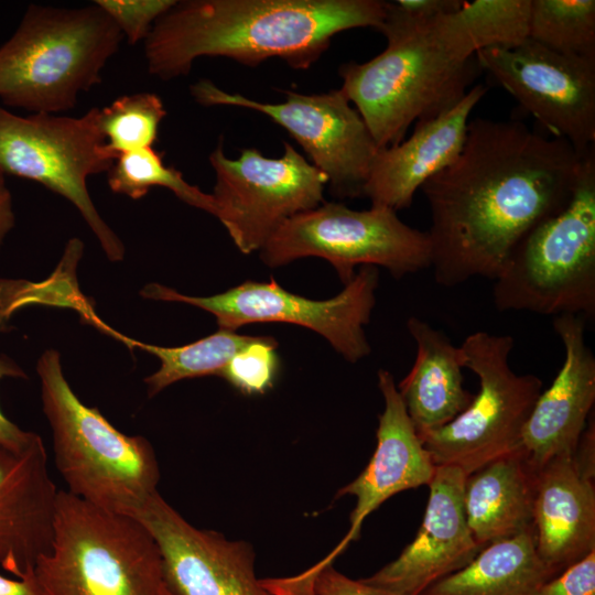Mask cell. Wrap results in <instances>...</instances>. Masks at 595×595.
<instances>
[{"mask_svg":"<svg viewBox=\"0 0 595 595\" xmlns=\"http://www.w3.org/2000/svg\"><path fill=\"white\" fill-rule=\"evenodd\" d=\"M584 155L517 119L469 120L459 154L421 187L436 283L495 280L521 238L566 205Z\"/></svg>","mask_w":595,"mask_h":595,"instance_id":"cell-1","label":"cell"},{"mask_svg":"<svg viewBox=\"0 0 595 595\" xmlns=\"http://www.w3.org/2000/svg\"><path fill=\"white\" fill-rule=\"evenodd\" d=\"M381 0H184L163 14L144 40L151 75H187L196 58L223 56L256 67L269 58L306 69L333 36L354 28L380 29Z\"/></svg>","mask_w":595,"mask_h":595,"instance_id":"cell-2","label":"cell"},{"mask_svg":"<svg viewBox=\"0 0 595 595\" xmlns=\"http://www.w3.org/2000/svg\"><path fill=\"white\" fill-rule=\"evenodd\" d=\"M458 11L422 19L386 1L378 30L386 48L368 62L339 67L340 90L379 149L400 143L413 122L451 109L472 88L480 66Z\"/></svg>","mask_w":595,"mask_h":595,"instance_id":"cell-3","label":"cell"},{"mask_svg":"<svg viewBox=\"0 0 595 595\" xmlns=\"http://www.w3.org/2000/svg\"><path fill=\"white\" fill-rule=\"evenodd\" d=\"M36 371L55 466L67 491L101 509L134 517L159 493V464L150 442L120 432L98 409L80 401L63 374L57 350H45Z\"/></svg>","mask_w":595,"mask_h":595,"instance_id":"cell-4","label":"cell"},{"mask_svg":"<svg viewBox=\"0 0 595 595\" xmlns=\"http://www.w3.org/2000/svg\"><path fill=\"white\" fill-rule=\"evenodd\" d=\"M123 35L95 2L78 9L31 4L0 46V100L33 113L68 111L101 71Z\"/></svg>","mask_w":595,"mask_h":595,"instance_id":"cell-5","label":"cell"},{"mask_svg":"<svg viewBox=\"0 0 595 595\" xmlns=\"http://www.w3.org/2000/svg\"><path fill=\"white\" fill-rule=\"evenodd\" d=\"M43 595H174L160 549L136 518L60 490L50 550L34 566Z\"/></svg>","mask_w":595,"mask_h":595,"instance_id":"cell-6","label":"cell"},{"mask_svg":"<svg viewBox=\"0 0 595 595\" xmlns=\"http://www.w3.org/2000/svg\"><path fill=\"white\" fill-rule=\"evenodd\" d=\"M498 311L595 317V148L564 207L530 229L494 280Z\"/></svg>","mask_w":595,"mask_h":595,"instance_id":"cell-7","label":"cell"},{"mask_svg":"<svg viewBox=\"0 0 595 595\" xmlns=\"http://www.w3.org/2000/svg\"><path fill=\"white\" fill-rule=\"evenodd\" d=\"M99 108L78 118L51 113L26 117L0 105V171L44 185L80 213L110 261H121L125 246L97 212L87 178L108 172L118 158L100 129Z\"/></svg>","mask_w":595,"mask_h":595,"instance_id":"cell-8","label":"cell"},{"mask_svg":"<svg viewBox=\"0 0 595 595\" xmlns=\"http://www.w3.org/2000/svg\"><path fill=\"white\" fill-rule=\"evenodd\" d=\"M515 339L478 331L461 345L465 368L479 380L469 407L448 424L419 436L435 466H455L468 476L521 446V435L542 392V380L509 365Z\"/></svg>","mask_w":595,"mask_h":595,"instance_id":"cell-9","label":"cell"},{"mask_svg":"<svg viewBox=\"0 0 595 595\" xmlns=\"http://www.w3.org/2000/svg\"><path fill=\"white\" fill-rule=\"evenodd\" d=\"M263 263L280 267L320 257L347 284L357 266L386 268L396 279L430 268L426 231L404 224L397 212L379 206L354 210L324 202L283 223L259 250Z\"/></svg>","mask_w":595,"mask_h":595,"instance_id":"cell-10","label":"cell"},{"mask_svg":"<svg viewBox=\"0 0 595 595\" xmlns=\"http://www.w3.org/2000/svg\"><path fill=\"white\" fill-rule=\"evenodd\" d=\"M379 271L363 266L336 296L311 300L284 290L274 280L245 281L210 296L184 295L152 283L143 288L147 299L182 302L212 313L220 329L236 331L252 323H290L322 335L346 360L356 363L370 354L365 335L376 303Z\"/></svg>","mask_w":595,"mask_h":595,"instance_id":"cell-11","label":"cell"},{"mask_svg":"<svg viewBox=\"0 0 595 595\" xmlns=\"http://www.w3.org/2000/svg\"><path fill=\"white\" fill-rule=\"evenodd\" d=\"M209 162L216 175L215 217L245 255L259 251L291 217L325 202L327 176L288 142L279 159L248 148L232 160L220 140Z\"/></svg>","mask_w":595,"mask_h":595,"instance_id":"cell-12","label":"cell"},{"mask_svg":"<svg viewBox=\"0 0 595 595\" xmlns=\"http://www.w3.org/2000/svg\"><path fill=\"white\" fill-rule=\"evenodd\" d=\"M190 90L195 101L204 106H236L264 113L283 127L312 164L327 176L332 195L364 196L379 148L340 89L320 94L284 90L285 100L277 104L224 91L209 79L196 82Z\"/></svg>","mask_w":595,"mask_h":595,"instance_id":"cell-13","label":"cell"},{"mask_svg":"<svg viewBox=\"0 0 595 595\" xmlns=\"http://www.w3.org/2000/svg\"><path fill=\"white\" fill-rule=\"evenodd\" d=\"M489 73L548 134L584 155L595 143V58L556 53L527 39L476 53Z\"/></svg>","mask_w":595,"mask_h":595,"instance_id":"cell-14","label":"cell"},{"mask_svg":"<svg viewBox=\"0 0 595 595\" xmlns=\"http://www.w3.org/2000/svg\"><path fill=\"white\" fill-rule=\"evenodd\" d=\"M133 518L155 540L174 595H271L248 542L194 527L159 493Z\"/></svg>","mask_w":595,"mask_h":595,"instance_id":"cell-15","label":"cell"},{"mask_svg":"<svg viewBox=\"0 0 595 595\" xmlns=\"http://www.w3.org/2000/svg\"><path fill=\"white\" fill-rule=\"evenodd\" d=\"M466 475L455 466H436L420 529L392 562L364 582L399 595H421L440 580L470 563L483 550L465 516Z\"/></svg>","mask_w":595,"mask_h":595,"instance_id":"cell-16","label":"cell"},{"mask_svg":"<svg viewBox=\"0 0 595 595\" xmlns=\"http://www.w3.org/2000/svg\"><path fill=\"white\" fill-rule=\"evenodd\" d=\"M585 326L577 315L553 318L564 360L537 399L521 435V447L536 469L556 456L573 455L587 425L595 402V357L585 342Z\"/></svg>","mask_w":595,"mask_h":595,"instance_id":"cell-17","label":"cell"},{"mask_svg":"<svg viewBox=\"0 0 595 595\" xmlns=\"http://www.w3.org/2000/svg\"><path fill=\"white\" fill-rule=\"evenodd\" d=\"M58 491L40 435L20 451L0 443V567L17 578L51 548Z\"/></svg>","mask_w":595,"mask_h":595,"instance_id":"cell-18","label":"cell"},{"mask_svg":"<svg viewBox=\"0 0 595 595\" xmlns=\"http://www.w3.org/2000/svg\"><path fill=\"white\" fill-rule=\"evenodd\" d=\"M378 387L385 400L379 415L376 450L365 469L340 488L335 498H356L349 530L325 558L333 562L347 545L357 540L365 519L391 496L429 485L436 466L419 437L390 371H378Z\"/></svg>","mask_w":595,"mask_h":595,"instance_id":"cell-19","label":"cell"},{"mask_svg":"<svg viewBox=\"0 0 595 595\" xmlns=\"http://www.w3.org/2000/svg\"><path fill=\"white\" fill-rule=\"evenodd\" d=\"M486 93V86L474 85L451 109L415 122L407 140L379 149L364 187L371 206L409 208L415 192L459 154L469 116Z\"/></svg>","mask_w":595,"mask_h":595,"instance_id":"cell-20","label":"cell"},{"mask_svg":"<svg viewBox=\"0 0 595 595\" xmlns=\"http://www.w3.org/2000/svg\"><path fill=\"white\" fill-rule=\"evenodd\" d=\"M594 477L574 454L556 456L537 469L536 550L550 580L595 551Z\"/></svg>","mask_w":595,"mask_h":595,"instance_id":"cell-21","label":"cell"},{"mask_svg":"<svg viewBox=\"0 0 595 595\" xmlns=\"http://www.w3.org/2000/svg\"><path fill=\"white\" fill-rule=\"evenodd\" d=\"M407 328L416 345L409 374L397 386L408 415L422 436L463 413L475 394L463 386L465 356L440 329L411 316Z\"/></svg>","mask_w":595,"mask_h":595,"instance_id":"cell-22","label":"cell"},{"mask_svg":"<svg viewBox=\"0 0 595 595\" xmlns=\"http://www.w3.org/2000/svg\"><path fill=\"white\" fill-rule=\"evenodd\" d=\"M537 469L520 446L466 476L463 501L476 542L511 538L533 524Z\"/></svg>","mask_w":595,"mask_h":595,"instance_id":"cell-23","label":"cell"},{"mask_svg":"<svg viewBox=\"0 0 595 595\" xmlns=\"http://www.w3.org/2000/svg\"><path fill=\"white\" fill-rule=\"evenodd\" d=\"M548 581L532 524L511 538L489 543L470 563L421 595H538Z\"/></svg>","mask_w":595,"mask_h":595,"instance_id":"cell-24","label":"cell"},{"mask_svg":"<svg viewBox=\"0 0 595 595\" xmlns=\"http://www.w3.org/2000/svg\"><path fill=\"white\" fill-rule=\"evenodd\" d=\"M119 337L131 347H138L160 359V368L144 379L150 397L183 379L220 377L229 361L256 338L220 328L209 336L178 347H162Z\"/></svg>","mask_w":595,"mask_h":595,"instance_id":"cell-25","label":"cell"},{"mask_svg":"<svg viewBox=\"0 0 595 595\" xmlns=\"http://www.w3.org/2000/svg\"><path fill=\"white\" fill-rule=\"evenodd\" d=\"M529 37L560 54L595 58V1L531 0Z\"/></svg>","mask_w":595,"mask_h":595,"instance_id":"cell-26","label":"cell"},{"mask_svg":"<svg viewBox=\"0 0 595 595\" xmlns=\"http://www.w3.org/2000/svg\"><path fill=\"white\" fill-rule=\"evenodd\" d=\"M107 181L113 193L131 199L142 198L153 186L166 187L184 203L216 216L213 195L187 183L153 148L120 154L107 172Z\"/></svg>","mask_w":595,"mask_h":595,"instance_id":"cell-27","label":"cell"},{"mask_svg":"<svg viewBox=\"0 0 595 595\" xmlns=\"http://www.w3.org/2000/svg\"><path fill=\"white\" fill-rule=\"evenodd\" d=\"M165 116L161 98L143 91L125 95L101 108L99 122L108 148L119 156L152 148Z\"/></svg>","mask_w":595,"mask_h":595,"instance_id":"cell-28","label":"cell"},{"mask_svg":"<svg viewBox=\"0 0 595 595\" xmlns=\"http://www.w3.org/2000/svg\"><path fill=\"white\" fill-rule=\"evenodd\" d=\"M531 0L463 1L458 13L477 48L513 47L529 39Z\"/></svg>","mask_w":595,"mask_h":595,"instance_id":"cell-29","label":"cell"},{"mask_svg":"<svg viewBox=\"0 0 595 595\" xmlns=\"http://www.w3.org/2000/svg\"><path fill=\"white\" fill-rule=\"evenodd\" d=\"M277 342L272 337L256 336L227 365L221 378L244 394H262L275 379L279 361Z\"/></svg>","mask_w":595,"mask_h":595,"instance_id":"cell-30","label":"cell"},{"mask_svg":"<svg viewBox=\"0 0 595 595\" xmlns=\"http://www.w3.org/2000/svg\"><path fill=\"white\" fill-rule=\"evenodd\" d=\"M112 20L130 44L144 41L154 23L175 0H97L94 1Z\"/></svg>","mask_w":595,"mask_h":595,"instance_id":"cell-31","label":"cell"},{"mask_svg":"<svg viewBox=\"0 0 595 595\" xmlns=\"http://www.w3.org/2000/svg\"><path fill=\"white\" fill-rule=\"evenodd\" d=\"M538 595H595V551L548 581Z\"/></svg>","mask_w":595,"mask_h":595,"instance_id":"cell-32","label":"cell"},{"mask_svg":"<svg viewBox=\"0 0 595 595\" xmlns=\"http://www.w3.org/2000/svg\"><path fill=\"white\" fill-rule=\"evenodd\" d=\"M317 565L320 569L314 584L316 595H399L363 580L349 578L325 560L317 562Z\"/></svg>","mask_w":595,"mask_h":595,"instance_id":"cell-33","label":"cell"},{"mask_svg":"<svg viewBox=\"0 0 595 595\" xmlns=\"http://www.w3.org/2000/svg\"><path fill=\"white\" fill-rule=\"evenodd\" d=\"M4 378L25 379L24 370L9 356L0 355V380ZM37 434L20 429L0 409V443L15 451L28 447Z\"/></svg>","mask_w":595,"mask_h":595,"instance_id":"cell-34","label":"cell"},{"mask_svg":"<svg viewBox=\"0 0 595 595\" xmlns=\"http://www.w3.org/2000/svg\"><path fill=\"white\" fill-rule=\"evenodd\" d=\"M318 569L315 563L295 575L263 578L261 583L271 595H316L314 584Z\"/></svg>","mask_w":595,"mask_h":595,"instance_id":"cell-35","label":"cell"},{"mask_svg":"<svg viewBox=\"0 0 595 595\" xmlns=\"http://www.w3.org/2000/svg\"><path fill=\"white\" fill-rule=\"evenodd\" d=\"M404 11L422 18L433 19L457 12L463 4L461 0H396Z\"/></svg>","mask_w":595,"mask_h":595,"instance_id":"cell-36","label":"cell"},{"mask_svg":"<svg viewBox=\"0 0 595 595\" xmlns=\"http://www.w3.org/2000/svg\"><path fill=\"white\" fill-rule=\"evenodd\" d=\"M15 225L12 195L0 171V246Z\"/></svg>","mask_w":595,"mask_h":595,"instance_id":"cell-37","label":"cell"},{"mask_svg":"<svg viewBox=\"0 0 595 595\" xmlns=\"http://www.w3.org/2000/svg\"><path fill=\"white\" fill-rule=\"evenodd\" d=\"M0 595H43L34 571L23 578H11L0 574Z\"/></svg>","mask_w":595,"mask_h":595,"instance_id":"cell-38","label":"cell"}]
</instances>
